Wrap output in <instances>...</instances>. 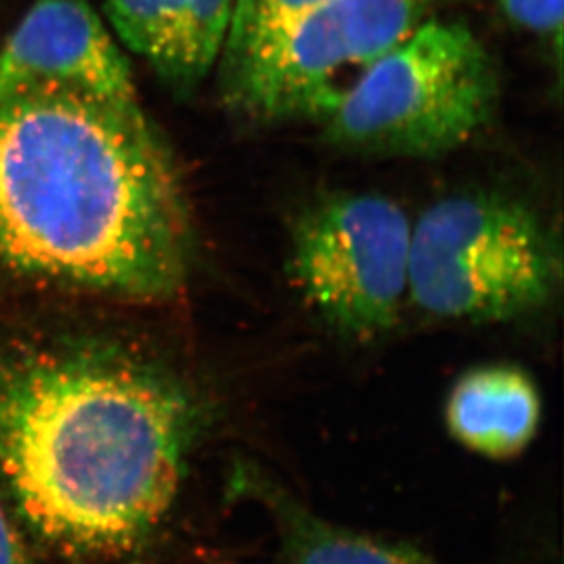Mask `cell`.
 <instances>
[{"instance_id":"4","label":"cell","mask_w":564,"mask_h":564,"mask_svg":"<svg viewBox=\"0 0 564 564\" xmlns=\"http://www.w3.org/2000/svg\"><path fill=\"white\" fill-rule=\"evenodd\" d=\"M560 272L538 214L499 192L444 197L411 230L408 294L438 318H516L549 302Z\"/></svg>"},{"instance_id":"1","label":"cell","mask_w":564,"mask_h":564,"mask_svg":"<svg viewBox=\"0 0 564 564\" xmlns=\"http://www.w3.org/2000/svg\"><path fill=\"white\" fill-rule=\"evenodd\" d=\"M203 405L121 341L0 333V486L55 554L130 560L182 490Z\"/></svg>"},{"instance_id":"7","label":"cell","mask_w":564,"mask_h":564,"mask_svg":"<svg viewBox=\"0 0 564 564\" xmlns=\"http://www.w3.org/2000/svg\"><path fill=\"white\" fill-rule=\"evenodd\" d=\"M32 96L139 102L128 61L88 0H35L0 48V102Z\"/></svg>"},{"instance_id":"13","label":"cell","mask_w":564,"mask_h":564,"mask_svg":"<svg viewBox=\"0 0 564 564\" xmlns=\"http://www.w3.org/2000/svg\"><path fill=\"white\" fill-rule=\"evenodd\" d=\"M0 564H35L4 506L0 505Z\"/></svg>"},{"instance_id":"2","label":"cell","mask_w":564,"mask_h":564,"mask_svg":"<svg viewBox=\"0 0 564 564\" xmlns=\"http://www.w3.org/2000/svg\"><path fill=\"white\" fill-rule=\"evenodd\" d=\"M191 260L183 185L139 102H0V274L158 302Z\"/></svg>"},{"instance_id":"10","label":"cell","mask_w":564,"mask_h":564,"mask_svg":"<svg viewBox=\"0 0 564 564\" xmlns=\"http://www.w3.org/2000/svg\"><path fill=\"white\" fill-rule=\"evenodd\" d=\"M447 432L482 457H516L538 435L541 394L524 369L479 366L458 378L446 402Z\"/></svg>"},{"instance_id":"5","label":"cell","mask_w":564,"mask_h":564,"mask_svg":"<svg viewBox=\"0 0 564 564\" xmlns=\"http://www.w3.org/2000/svg\"><path fill=\"white\" fill-rule=\"evenodd\" d=\"M438 2L327 0L221 59L225 102L254 121H324Z\"/></svg>"},{"instance_id":"11","label":"cell","mask_w":564,"mask_h":564,"mask_svg":"<svg viewBox=\"0 0 564 564\" xmlns=\"http://www.w3.org/2000/svg\"><path fill=\"white\" fill-rule=\"evenodd\" d=\"M327 0H235L221 59L243 54L294 17Z\"/></svg>"},{"instance_id":"12","label":"cell","mask_w":564,"mask_h":564,"mask_svg":"<svg viewBox=\"0 0 564 564\" xmlns=\"http://www.w3.org/2000/svg\"><path fill=\"white\" fill-rule=\"evenodd\" d=\"M506 15L517 26L554 41L555 55L563 44L564 0H499Z\"/></svg>"},{"instance_id":"3","label":"cell","mask_w":564,"mask_h":564,"mask_svg":"<svg viewBox=\"0 0 564 564\" xmlns=\"http://www.w3.org/2000/svg\"><path fill=\"white\" fill-rule=\"evenodd\" d=\"M497 102V69L474 30L426 17L322 123L325 139L347 152L437 158L488 127Z\"/></svg>"},{"instance_id":"9","label":"cell","mask_w":564,"mask_h":564,"mask_svg":"<svg viewBox=\"0 0 564 564\" xmlns=\"http://www.w3.org/2000/svg\"><path fill=\"white\" fill-rule=\"evenodd\" d=\"M229 485L230 494L251 499L271 517L278 564H437L408 544L327 521L254 464H236Z\"/></svg>"},{"instance_id":"8","label":"cell","mask_w":564,"mask_h":564,"mask_svg":"<svg viewBox=\"0 0 564 564\" xmlns=\"http://www.w3.org/2000/svg\"><path fill=\"white\" fill-rule=\"evenodd\" d=\"M235 0H107L119 39L176 90H192L221 59Z\"/></svg>"},{"instance_id":"6","label":"cell","mask_w":564,"mask_h":564,"mask_svg":"<svg viewBox=\"0 0 564 564\" xmlns=\"http://www.w3.org/2000/svg\"><path fill=\"white\" fill-rule=\"evenodd\" d=\"M411 230L410 216L389 197H325L294 221L291 274L330 329L373 338L393 327L408 294Z\"/></svg>"}]
</instances>
